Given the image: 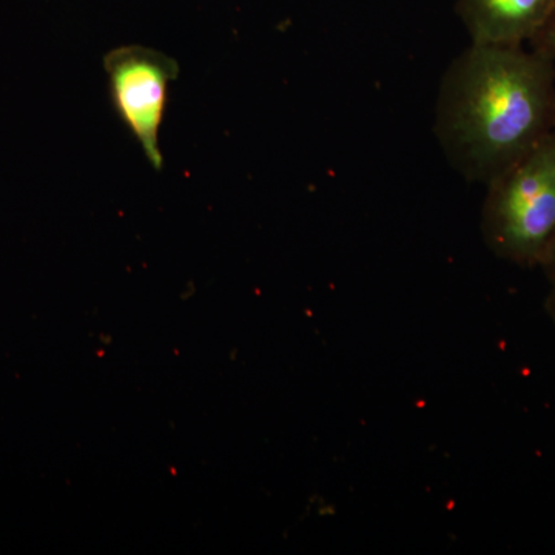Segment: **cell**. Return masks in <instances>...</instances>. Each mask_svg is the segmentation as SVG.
I'll list each match as a JSON object with an SVG mask.
<instances>
[{
  "mask_svg": "<svg viewBox=\"0 0 555 555\" xmlns=\"http://www.w3.org/2000/svg\"><path fill=\"white\" fill-rule=\"evenodd\" d=\"M555 0H456L470 43L524 47L553 13Z\"/></svg>",
  "mask_w": 555,
  "mask_h": 555,
  "instance_id": "277c9868",
  "label": "cell"
},
{
  "mask_svg": "<svg viewBox=\"0 0 555 555\" xmlns=\"http://www.w3.org/2000/svg\"><path fill=\"white\" fill-rule=\"evenodd\" d=\"M486 189L489 247L524 268L545 264L555 244V130Z\"/></svg>",
  "mask_w": 555,
  "mask_h": 555,
  "instance_id": "7a4b0ae2",
  "label": "cell"
},
{
  "mask_svg": "<svg viewBox=\"0 0 555 555\" xmlns=\"http://www.w3.org/2000/svg\"><path fill=\"white\" fill-rule=\"evenodd\" d=\"M113 109L138 142L152 169L163 170L160 129L169 105L170 83L179 64L163 51L124 46L104 56Z\"/></svg>",
  "mask_w": 555,
  "mask_h": 555,
  "instance_id": "3957f363",
  "label": "cell"
},
{
  "mask_svg": "<svg viewBox=\"0 0 555 555\" xmlns=\"http://www.w3.org/2000/svg\"><path fill=\"white\" fill-rule=\"evenodd\" d=\"M529 49L555 61V7L545 25L537 33L535 38L529 42Z\"/></svg>",
  "mask_w": 555,
  "mask_h": 555,
  "instance_id": "5b68a950",
  "label": "cell"
},
{
  "mask_svg": "<svg viewBox=\"0 0 555 555\" xmlns=\"http://www.w3.org/2000/svg\"><path fill=\"white\" fill-rule=\"evenodd\" d=\"M542 268L546 269L547 276H550L551 292L550 299H547V308H550V312L555 318V244Z\"/></svg>",
  "mask_w": 555,
  "mask_h": 555,
  "instance_id": "8992f818",
  "label": "cell"
},
{
  "mask_svg": "<svg viewBox=\"0 0 555 555\" xmlns=\"http://www.w3.org/2000/svg\"><path fill=\"white\" fill-rule=\"evenodd\" d=\"M555 130V61L524 47L470 43L438 91L434 131L451 166L489 185Z\"/></svg>",
  "mask_w": 555,
  "mask_h": 555,
  "instance_id": "6da1fadb",
  "label": "cell"
}]
</instances>
